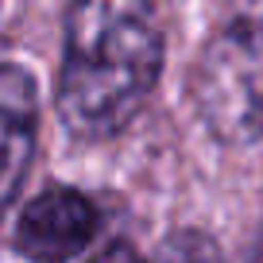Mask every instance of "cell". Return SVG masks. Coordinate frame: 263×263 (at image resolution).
<instances>
[{
  "label": "cell",
  "mask_w": 263,
  "mask_h": 263,
  "mask_svg": "<svg viewBox=\"0 0 263 263\" xmlns=\"http://www.w3.org/2000/svg\"><path fill=\"white\" fill-rule=\"evenodd\" d=\"M163 31L147 0H74L66 12L58 116L78 140L116 136L151 97Z\"/></svg>",
  "instance_id": "obj_1"
},
{
  "label": "cell",
  "mask_w": 263,
  "mask_h": 263,
  "mask_svg": "<svg viewBox=\"0 0 263 263\" xmlns=\"http://www.w3.org/2000/svg\"><path fill=\"white\" fill-rule=\"evenodd\" d=\"M201 108L221 136H255L263 128V35L236 24L201 62Z\"/></svg>",
  "instance_id": "obj_2"
},
{
  "label": "cell",
  "mask_w": 263,
  "mask_h": 263,
  "mask_svg": "<svg viewBox=\"0 0 263 263\" xmlns=\"http://www.w3.org/2000/svg\"><path fill=\"white\" fill-rule=\"evenodd\" d=\"M97 205L78 190L54 186L27 201L16 224V248L35 263H66L97 236Z\"/></svg>",
  "instance_id": "obj_3"
},
{
  "label": "cell",
  "mask_w": 263,
  "mask_h": 263,
  "mask_svg": "<svg viewBox=\"0 0 263 263\" xmlns=\"http://www.w3.org/2000/svg\"><path fill=\"white\" fill-rule=\"evenodd\" d=\"M39 132V101L35 82L24 66L0 62V213L12 205L27 174Z\"/></svg>",
  "instance_id": "obj_4"
},
{
  "label": "cell",
  "mask_w": 263,
  "mask_h": 263,
  "mask_svg": "<svg viewBox=\"0 0 263 263\" xmlns=\"http://www.w3.org/2000/svg\"><path fill=\"white\" fill-rule=\"evenodd\" d=\"M147 263H224V255L201 232H174L147 255Z\"/></svg>",
  "instance_id": "obj_5"
}]
</instances>
